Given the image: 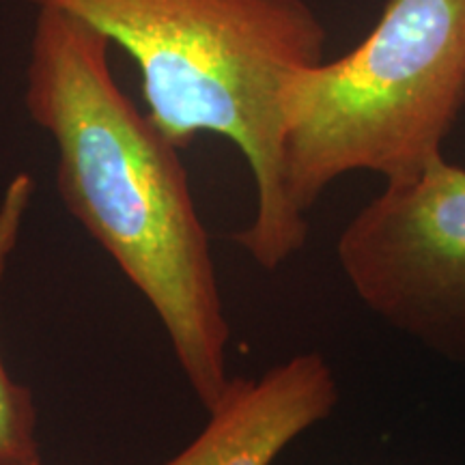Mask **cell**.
Listing matches in <instances>:
<instances>
[{
    "label": "cell",
    "instance_id": "5b68a950",
    "mask_svg": "<svg viewBox=\"0 0 465 465\" xmlns=\"http://www.w3.org/2000/svg\"><path fill=\"white\" fill-rule=\"evenodd\" d=\"M339 388L319 353H302L259 380H229L205 429L166 465H272L332 414Z\"/></svg>",
    "mask_w": 465,
    "mask_h": 465
},
{
    "label": "cell",
    "instance_id": "8992f818",
    "mask_svg": "<svg viewBox=\"0 0 465 465\" xmlns=\"http://www.w3.org/2000/svg\"><path fill=\"white\" fill-rule=\"evenodd\" d=\"M35 196V179L28 173L11 177L0 199V284L9 257L20 240L22 224ZM0 461L42 463L37 441V407L31 388L11 380L0 356Z\"/></svg>",
    "mask_w": 465,
    "mask_h": 465
},
{
    "label": "cell",
    "instance_id": "7a4b0ae2",
    "mask_svg": "<svg viewBox=\"0 0 465 465\" xmlns=\"http://www.w3.org/2000/svg\"><path fill=\"white\" fill-rule=\"evenodd\" d=\"M74 15L127 52L144 113L177 149L203 132L229 138L252 168L257 213L235 235L276 270L306 242L282 185L284 91L323 61L325 28L304 0H17Z\"/></svg>",
    "mask_w": 465,
    "mask_h": 465
},
{
    "label": "cell",
    "instance_id": "6da1fadb",
    "mask_svg": "<svg viewBox=\"0 0 465 465\" xmlns=\"http://www.w3.org/2000/svg\"><path fill=\"white\" fill-rule=\"evenodd\" d=\"M110 50L86 22L37 9L25 106L56 144L67 212L147 298L209 410L229 383L231 334L209 237L179 149L116 84Z\"/></svg>",
    "mask_w": 465,
    "mask_h": 465
},
{
    "label": "cell",
    "instance_id": "277c9868",
    "mask_svg": "<svg viewBox=\"0 0 465 465\" xmlns=\"http://www.w3.org/2000/svg\"><path fill=\"white\" fill-rule=\"evenodd\" d=\"M339 261L358 298L394 330L465 360V171L433 160L386 183L342 231Z\"/></svg>",
    "mask_w": 465,
    "mask_h": 465
},
{
    "label": "cell",
    "instance_id": "52a82bcc",
    "mask_svg": "<svg viewBox=\"0 0 465 465\" xmlns=\"http://www.w3.org/2000/svg\"><path fill=\"white\" fill-rule=\"evenodd\" d=\"M0 465H42V463H15V461H0Z\"/></svg>",
    "mask_w": 465,
    "mask_h": 465
},
{
    "label": "cell",
    "instance_id": "3957f363",
    "mask_svg": "<svg viewBox=\"0 0 465 465\" xmlns=\"http://www.w3.org/2000/svg\"><path fill=\"white\" fill-rule=\"evenodd\" d=\"M465 106V0H386L358 48L302 69L284 91L282 185L304 213L341 174L386 183L441 158Z\"/></svg>",
    "mask_w": 465,
    "mask_h": 465
}]
</instances>
